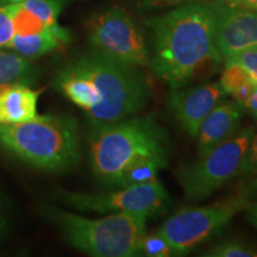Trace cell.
<instances>
[{"mask_svg": "<svg viewBox=\"0 0 257 257\" xmlns=\"http://www.w3.org/2000/svg\"><path fill=\"white\" fill-rule=\"evenodd\" d=\"M224 64H237L242 67L257 86V46L226 57L224 59Z\"/></svg>", "mask_w": 257, "mask_h": 257, "instance_id": "ffe728a7", "label": "cell"}, {"mask_svg": "<svg viewBox=\"0 0 257 257\" xmlns=\"http://www.w3.org/2000/svg\"><path fill=\"white\" fill-rule=\"evenodd\" d=\"M9 4H22V3L27 2V0H6Z\"/></svg>", "mask_w": 257, "mask_h": 257, "instance_id": "f1b7e54d", "label": "cell"}, {"mask_svg": "<svg viewBox=\"0 0 257 257\" xmlns=\"http://www.w3.org/2000/svg\"><path fill=\"white\" fill-rule=\"evenodd\" d=\"M88 40L94 50L126 66H150L152 54L142 31L128 14L111 8L96 14L87 23Z\"/></svg>", "mask_w": 257, "mask_h": 257, "instance_id": "ba28073f", "label": "cell"}, {"mask_svg": "<svg viewBox=\"0 0 257 257\" xmlns=\"http://www.w3.org/2000/svg\"><path fill=\"white\" fill-rule=\"evenodd\" d=\"M14 36L12 4L0 6V48H8Z\"/></svg>", "mask_w": 257, "mask_h": 257, "instance_id": "7402d4cb", "label": "cell"}, {"mask_svg": "<svg viewBox=\"0 0 257 257\" xmlns=\"http://www.w3.org/2000/svg\"><path fill=\"white\" fill-rule=\"evenodd\" d=\"M144 8L159 9V8H170V6H180L194 2V0H137Z\"/></svg>", "mask_w": 257, "mask_h": 257, "instance_id": "cb8c5ba5", "label": "cell"}, {"mask_svg": "<svg viewBox=\"0 0 257 257\" xmlns=\"http://www.w3.org/2000/svg\"><path fill=\"white\" fill-rule=\"evenodd\" d=\"M43 214L62 233L67 243L95 257L141 256L140 243L146 234L148 216L141 213H111L88 218L54 206Z\"/></svg>", "mask_w": 257, "mask_h": 257, "instance_id": "5b68a950", "label": "cell"}, {"mask_svg": "<svg viewBox=\"0 0 257 257\" xmlns=\"http://www.w3.org/2000/svg\"><path fill=\"white\" fill-rule=\"evenodd\" d=\"M242 106L236 101H220L207 114L195 137L198 140L199 156L233 136L242 119Z\"/></svg>", "mask_w": 257, "mask_h": 257, "instance_id": "7c38bea8", "label": "cell"}, {"mask_svg": "<svg viewBox=\"0 0 257 257\" xmlns=\"http://www.w3.org/2000/svg\"><path fill=\"white\" fill-rule=\"evenodd\" d=\"M41 92L21 83L0 88V124L22 123L36 117Z\"/></svg>", "mask_w": 257, "mask_h": 257, "instance_id": "4fadbf2b", "label": "cell"}, {"mask_svg": "<svg viewBox=\"0 0 257 257\" xmlns=\"http://www.w3.org/2000/svg\"><path fill=\"white\" fill-rule=\"evenodd\" d=\"M224 4L237 9L250 10L257 12V0H223Z\"/></svg>", "mask_w": 257, "mask_h": 257, "instance_id": "d4e9b609", "label": "cell"}, {"mask_svg": "<svg viewBox=\"0 0 257 257\" xmlns=\"http://www.w3.org/2000/svg\"><path fill=\"white\" fill-rule=\"evenodd\" d=\"M153 36L150 67L170 88H181L208 61H223L211 4L187 3L147 21Z\"/></svg>", "mask_w": 257, "mask_h": 257, "instance_id": "7a4b0ae2", "label": "cell"}, {"mask_svg": "<svg viewBox=\"0 0 257 257\" xmlns=\"http://www.w3.org/2000/svg\"><path fill=\"white\" fill-rule=\"evenodd\" d=\"M0 143L29 165L61 172L80 160L78 123L69 115L37 114L30 120L0 124Z\"/></svg>", "mask_w": 257, "mask_h": 257, "instance_id": "277c9868", "label": "cell"}, {"mask_svg": "<svg viewBox=\"0 0 257 257\" xmlns=\"http://www.w3.org/2000/svg\"><path fill=\"white\" fill-rule=\"evenodd\" d=\"M255 127H246L199 156L178 172V180L187 200L198 201L213 194L238 175L240 165L251 142Z\"/></svg>", "mask_w": 257, "mask_h": 257, "instance_id": "8992f818", "label": "cell"}, {"mask_svg": "<svg viewBox=\"0 0 257 257\" xmlns=\"http://www.w3.org/2000/svg\"><path fill=\"white\" fill-rule=\"evenodd\" d=\"M22 5L36 15L48 28L59 25L57 19L62 10L63 0H27Z\"/></svg>", "mask_w": 257, "mask_h": 257, "instance_id": "ac0fdd59", "label": "cell"}, {"mask_svg": "<svg viewBox=\"0 0 257 257\" xmlns=\"http://www.w3.org/2000/svg\"><path fill=\"white\" fill-rule=\"evenodd\" d=\"M244 107L248 110L249 114L251 115L253 119L257 120V86L255 87V89H253L251 95L249 96L248 101L245 102Z\"/></svg>", "mask_w": 257, "mask_h": 257, "instance_id": "4316f807", "label": "cell"}, {"mask_svg": "<svg viewBox=\"0 0 257 257\" xmlns=\"http://www.w3.org/2000/svg\"><path fill=\"white\" fill-rule=\"evenodd\" d=\"M63 204L81 212L94 213H141L150 217L165 207L168 194L159 180L142 185L118 188L117 191L93 193L60 192Z\"/></svg>", "mask_w": 257, "mask_h": 257, "instance_id": "9c48e42d", "label": "cell"}, {"mask_svg": "<svg viewBox=\"0 0 257 257\" xmlns=\"http://www.w3.org/2000/svg\"><path fill=\"white\" fill-rule=\"evenodd\" d=\"M220 87L227 94L232 95L237 104L244 107L256 85L248 73L237 64H225L221 74Z\"/></svg>", "mask_w": 257, "mask_h": 257, "instance_id": "2e32d148", "label": "cell"}, {"mask_svg": "<svg viewBox=\"0 0 257 257\" xmlns=\"http://www.w3.org/2000/svg\"><path fill=\"white\" fill-rule=\"evenodd\" d=\"M211 5L216 19L217 47L223 60L257 46L256 11L232 8L224 3Z\"/></svg>", "mask_w": 257, "mask_h": 257, "instance_id": "30bf717a", "label": "cell"}, {"mask_svg": "<svg viewBox=\"0 0 257 257\" xmlns=\"http://www.w3.org/2000/svg\"><path fill=\"white\" fill-rule=\"evenodd\" d=\"M140 251L141 256L144 255L149 257H168L173 255L167 240L157 233L149 234V236L144 234L140 243Z\"/></svg>", "mask_w": 257, "mask_h": 257, "instance_id": "44dd1931", "label": "cell"}, {"mask_svg": "<svg viewBox=\"0 0 257 257\" xmlns=\"http://www.w3.org/2000/svg\"><path fill=\"white\" fill-rule=\"evenodd\" d=\"M69 41V31L60 25H56L29 36L15 35L8 48L30 60L50 53L59 48L61 44L68 43Z\"/></svg>", "mask_w": 257, "mask_h": 257, "instance_id": "5bb4252c", "label": "cell"}, {"mask_svg": "<svg viewBox=\"0 0 257 257\" xmlns=\"http://www.w3.org/2000/svg\"><path fill=\"white\" fill-rule=\"evenodd\" d=\"M36 69L27 57L16 51L0 50V88L10 85L31 86Z\"/></svg>", "mask_w": 257, "mask_h": 257, "instance_id": "9a60e30c", "label": "cell"}, {"mask_svg": "<svg viewBox=\"0 0 257 257\" xmlns=\"http://www.w3.org/2000/svg\"><path fill=\"white\" fill-rule=\"evenodd\" d=\"M12 21L15 35L19 36L38 34L48 28L36 15L25 9L22 4H12Z\"/></svg>", "mask_w": 257, "mask_h": 257, "instance_id": "e0dca14e", "label": "cell"}, {"mask_svg": "<svg viewBox=\"0 0 257 257\" xmlns=\"http://www.w3.org/2000/svg\"><path fill=\"white\" fill-rule=\"evenodd\" d=\"M6 227H8V213H6V205L4 197L0 192V238L5 233Z\"/></svg>", "mask_w": 257, "mask_h": 257, "instance_id": "484cf974", "label": "cell"}, {"mask_svg": "<svg viewBox=\"0 0 257 257\" xmlns=\"http://www.w3.org/2000/svg\"><path fill=\"white\" fill-rule=\"evenodd\" d=\"M224 94L219 83L173 89L169 96V107L180 126L195 138L202 120L219 104Z\"/></svg>", "mask_w": 257, "mask_h": 257, "instance_id": "8fae6325", "label": "cell"}, {"mask_svg": "<svg viewBox=\"0 0 257 257\" xmlns=\"http://www.w3.org/2000/svg\"><path fill=\"white\" fill-rule=\"evenodd\" d=\"M54 86L89 120L115 123L141 111L149 88L135 67L119 63L93 49L59 70Z\"/></svg>", "mask_w": 257, "mask_h": 257, "instance_id": "6da1fadb", "label": "cell"}, {"mask_svg": "<svg viewBox=\"0 0 257 257\" xmlns=\"http://www.w3.org/2000/svg\"><path fill=\"white\" fill-rule=\"evenodd\" d=\"M248 193L243 192L201 207H184L157 230L167 240L173 255H184L223 229L249 204Z\"/></svg>", "mask_w": 257, "mask_h": 257, "instance_id": "52a82bcc", "label": "cell"}, {"mask_svg": "<svg viewBox=\"0 0 257 257\" xmlns=\"http://www.w3.org/2000/svg\"><path fill=\"white\" fill-rule=\"evenodd\" d=\"M243 211L245 213L246 219L250 221V224L257 227V202H249Z\"/></svg>", "mask_w": 257, "mask_h": 257, "instance_id": "83f0119b", "label": "cell"}, {"mask_svg": "<svg viewBox=\"0 0 257 257\" xmlns=\"http://www.w3.org/2000/svg\"><path fill=\"white\" fill-rule=\"evenodd\" d=\"M89 160L94 175L118 187L128 170L152 160L168 162V138L153 115L115 123L89 120Z\"/></svg>", "mask_w": 257, "mask_h": 257, "instance_id": "3957f363", "label": "cell"}, {"mask_svg": "<svg viewBox=\"0 0 257 257\" xmlns=\"http://www.w3.org/2000/svg\"><path fill=\"white\" fill-rule=\"evenodd\" d=\"M205 257H256L257 252L252 248L239 240H225L202 253Z\"/></svg>", "mask_w": 257, "mask_h": 257, "instance_id": "d6986e66", "label": "cell"}, {"mask_svg": "<svg viewBox=\"0 0 257 257\" xmlns=\"http://www.w3.org/2000/svg\"><path fill=\"white\" fill-rule=\"evenodd\" d=\"M246 175H257V135H253L237 176Z\"/></svg>", "mask_w": 257, "mask_h": 257, "instance_id": "603a6c76", "label": "cell"}]
</instances>
